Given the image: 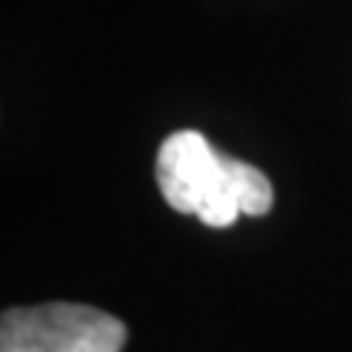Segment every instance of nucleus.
Segmentation results:
<instances>
[{
  "mask_svg": "<svg viewBox=\"0 0 352 352\" xmlns=\"http://www.w3.org/2000/svg\"><path fill=\"white\" fill-rule=\"evenodd\" d=\"M159 191L173 212L197 214L212 229H229L241 214L261 217L273 208V185L258 168L226 156L197 129L168 135L156 156Z\"/></svg>",
  "mask_w": 352,
  "mask_h": 352,
  "instance_id": "obj_1",
  "label": "nucleus"
},
{
  "mask_svg": "<svg viewBox=\"0 0 352 352\" xmlns=\"http://www.w3.org/2000/svg\"><path fill=\"white\" fill-rule=\"evenodd\" d=\"M124 344L126 326L91 305L9 308L0 320V352H120Z\"/></svg>",
  "mask_w": 352,
  "mask_h": 352,
  "instance_id": "obj_2",
  "label": "nucleus"
}]
</instances>
